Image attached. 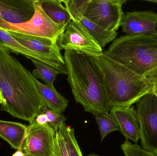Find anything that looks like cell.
Instances as JSON below:
<instances>
[{"label": "cell", "mask_w": 157, "mask_h": 156, "mask_svg": "<svg viewBox=\"0 0 157 156\" xmlns=\"http://www.w3.org/2000/svg\"><path fill=\"white\" fill-rule=\"evenodd\" d=\"M29 71L0 44L1 110L31 123L47 107Z\"/></svg>", "instance_id": "6da1fadb"}, {"label": "cell", "mask_w": 157, "mask_h": 156, "mask_svg": "<svg viewBox=\"0 0 157 156\" xmlns=\"http://www.w3.org/2000/svg\"><path fill=\"white\" fill-rule=\"evenodd\" d=\"M63 57L67 80L76 103L94 115L109 113L102 75L93 57L66 50Z\"/></svg>", "instance_id": "7a4b0ae2"}, {"label": "cell", "mask_w": 157, "mask_h": 156, "mask_svg": "<svg viewBox=\"0 0 157 156\" xmlns=\"http://www.w3.org/2000/svg\"><path fill=\"white\" fill-rule=\"evenodd\" d=\"M93 58L102 75L110 109L131 107L144 95L153 91V85L146 77L131 71L103 54Z\"/></svg>", "instance_id": "3957f363"}, {"label": "cell", "mask_w": 157, "mask_h": 156, "mask_svg": "<svg viewBox=\"0 0 157 156\" xmlns=\"http://www.w3.org/2000/svg\"><path fill=\"white\" fill-rule=\"evenodd\" d=\"M103 54L146 77L157 68V37L153 34L122 35L114 39Z\"/></svg>", "instance_id": "277c9868"}, {"label": "cell", "mask_w": 157, "mask_h": 156, "mask_svg": "<svg viewBox=\"0 0 157 156\" xmlns=\"http://www.w3.org/2000/svg\"><path fill=\"white\" fill-rule=\"evenodd\" d=\"M34 7L35 13L29 21L23 24H13L0 18V28L5 31L58 41L63 32L45 13L40 0H35Z\"/></svg>", "instance_id": "5b68a950"}, {"label": "cell", "mask_w": 157, "mask_h": 156, "mask_svg": "<svg viewBox=\"0 0 157 156\" xmlns=\"http://www.w3.org/2000/svg\"><path fill=\"white\" fill-rule=\"evenodd\" d=\"M6 31L18 43L31 50L35 59L55 68L61 74L67 75L64 57L57 44L58 41L50 38Z\"/></svg>", "instance_id": "8992f818"}, {"label": "cell", "mask_w": 157, "mask_h": 156, "mask_svg": "<svg viewBox=\"0 0 157 156\" xmlns=\"http://www.w3.org/2000/svg\"><path fill=\"white\" fill-rule=\"evenodd\" d=\"M136 106L141 147L157 155V97L150 92L141 98Z\"/></svg>", "instance_id": "52a82bcc"}, {"label": "cell", "mask_w": 157, "mask_h": 156, "mask_svg": "<svg viewBox=\"0 0 157 156\" xmlns=\"http://www.w3.org/2000/svg\"><path fill=\"white\" fill-rule=\"evenodd\" d=\"M126 0H90L84 16L101 28L117 32L121 26L124 13L122 5Z\"/></svg>", "instance_id": "ba28073f"}, {"label": "cell", "mask_w": 157, "mask_h": 156, "mask_svg": "<svg viewBox=\"0 0 157 156\" xmlns=\"http://www.w3.org/2000/svg\"><path fill=\"white\" fill-rule=\"evenodd\" d=\"M60 50L83 53L92 57L103 54L102 49L78 22L71 21L58 39Z\"/></svg>", "instance_id": "9c48e42d"}, {"label": "cell", "mask_w": 157, "mask_h": 156, "mask_svg": "<svg viewBox=\"0 0 157 156\" xmlns=\"http://www.w3.org/2000/svg\"><path fill=\"white\" fill-rule=\"evenodd\" d=\"M22 150L26 156H52L56 132L48 124H29Z\"/></svg>", "instance_id": "30bf717a"}, {"label": "cell", "mask_w": 157, "mask_h": 156, "mask_svg": "<svg viewBox=\"0 0 157 156\" xmlns=\"http://www.w3.org/2000/svg\"><path fill=\"white\" fill-rule=\"evenodd\" d=\"M121 26L122 32L128 35H156L157 13L151 10L127 12Z\"/></svg>", "instance_id": "8fae6325"}, {"label": "cell", "mask_w": 157, "mask_h": 156, "mask_svg": "<svg viewBox=\"0 0 157 156\" xmlns=\"http://www.w3.org/2000/svg\"><path fill=\"white\" fill-rule=\"evenodd\" d=\"M35 0H0V18L13 24L29 21L35 13Z\"/></svg>", "instance_id": "7c38bea8"}, {"label": "cell", "mask_w": 157, "mask_h": 156, "mask_svg": "<svg viewBox=\"0 0 157 156\" xmlns=\"http://www.w3.org/2000/svg\"><path fill=\"white\" fill-rule=\"evenodd\" d=\"M109 113L118 124L120 132L126 139L136 143L141 138V132L135 107H113L110 109Z\"/></svg>", "instance_id": "4fadbf2b"}, {"label": "cell", "mask_w": 157, "mask_h": 156, "mask_svg": "<svg viewBox=\"0 0 157 156\" xmlns=\"http://www.w3.org/2000/svg\"><path fill=\"white\" fill-rule=\"evenodd\" d=\"M29 127L21 123L0 120V137L13 149H22Z\"/></svg>", "instance_id": "5bb4252c"}, {"label": "cell", "mask_w": 157, "mask_h": 156, "mask_svg": "<svg viewBox=\"0 0 157 156\" xmlns=\"http://www.w3.org/2000/svg\"><path fill=\"white\" fill-rule=\"evenodd\" d=\"M38 89L48 109L62 115L68 106L69 100L59 93L53 85L41 83L36 80Z\"/></svg>", "instance_id": "9a60e30c"}, {"label": "cell", "mask_w": 157, "mask_h": 156, "mask_svg": "<svg viewBox=\"0 0 157 156\" xmlns=\"http://www.w3.org/2000/svg\"><path fill=\"white\" fill-rule=\"evenodd\" d=\"M42 9L63 32L71 18L61 0H40Z\"/></svg>", "instance_id": "2e32d148"}, {"label": "cell", "mask_w": 157, "mask_h": 156, "mask_svg": "<svg viewBox=\"0 0 157 156\" xmlns=\"http://www.w3.org/2000/svg\"><path fill=\"white\" fill-rule=\"evenodd\" d=\"M78 22L102 49L116 39L118 34L117 32H110L101 28L84 16Z\"/></svg>", "instance_id": "e0dca14e"}, {"label": "cell", "mask_w": 157, "mask_h": 156, "mask_svg": "<svg viewBox=\"0 0 157 156\" xmlns=\"http://www.w3.org/2000/svg\"><path fill=\"white\" fill-rule=\"evenodd\" d=\"M36 69L33 71V76L37 79L42 80L47 85H53L56 78L60 72L55 68L49 66L44 62H41L37 60L30 59Z\"/></svg>", "instance_id": "ac0fdd59"}, {"label": "cell", "mask_w": 157, "mask_h": 156, "mask_svg": "<svg viewBox=\"0 0 157 156\" xmlns=\"http://www.w3.org/2000/svg\"><path fill=\"white\" fill-rule=\"evenodd\" d=\"M0 44L8 49L10 53L21 54L29 59H35L33 52L22 45L9 33L0 28Z\"/></svg>", "instance_id": "d6986e66"}, {"label": "cell", "mask_w": 157, "mask_h": 156, "mask_svg": "<svg viewBox=\"0 0 157 156\" xmlns=\"http://www.w3.org/2000/svg\"><path fill=\"white\" fill-rule=\"evenodd\" d=\"M59 131L64 138L69 156H83L75 138L74 129L63 123L60 126Z\"/></svg>", "instance_id": "ffe728a7"}, {"label": "cell", "mask_w": 157, "mask_h": 156, "mask_svg": "<svg viewBox=\"0 0 157 156\" xmlns=\"http://www.w3.org/2000/svg\"><path fill=\"white\" fill-rule=\"evenodd\" d=\"M100 133L101 142L110 133L114 131L120 132V128L114 118L109 113L95 115Z\"/></svg>", "instance_id": "44dd1931"}, {"label": "cell", "mask_w": 157, "mask_h": 156, "mask_svg": "<svg viewBox=\"0 0 157 156\" xmlns=\"http://www.w3.org/2000/svg\"><path fill=\"white\" fill-rule=\"evenodd\" d=\"M90 0H63L65 7L71 20L79 22L84 16L85 12Z\"/></svg>", "instance_id": "7402d4cb"}, {"label": "cell", "mask_w": 157, "mask_h": 156, "mask_svg": "<svg viewBox=\"0 0 157 156\" xmlns=\"http://www.w3.org/2000/svg\"><path fill=\"white\" fill-rule=\"evenodd\" d=\"M124 156H157V155L146 151L139 145L132 143L126 139L121 146Z\"/></svg>", "instance_id": "603a6c76"}, {"label": "cell", "mask_w": 157, "mask_h": 156, "mask_svg": "<svg viewBox=\"0 0 157 156\" xmlns=\"http://www.w3.org/2000/svg\"><path fill=\"white\" fill-rule=\"evenodd\" d=\"M41 112L46 115L48 121V124L54 129L55 132H58L62 124L65 123L67 118L63 115H59L51 111L47 107L43 108Z\"/></svg>", "instance_id": "cb8c5ba5"}, {"label": "cell", "mask_w": 157, "mask_h": 156, "mask_svg": "<svg viewBox=\"0 0 157 156\" xmlns=\"http://www.w3.org/2000/svg\"><path fill=\"white\" fill-rule=\"evenodd\" d=\"M52 156H69L64 138L59 131L55 134Z\"/></svg>", "instance_id": "d4e9b609"}, {"label": "cell", "mask_w": 157, "mask_h": 156, "mask_svg": "<svg viewBox=\"0 0 157 156\" xmlns=\"http://www.w3.org/2000/svg\"><path fill=\"white\" fill-rule=\"evenodd\" d=\"M146 78L153 86V92L157 97V68L151 71Z\"/></svg>", "instance_id": "484cf974"}, {"label": "cell", "mask_w": 157, "mask_h": 156, "mask_svg": "<svg viewBox=\"0 0 157 156\" xmlns=\"http://www.w3.org/2000/svg\"><path fill=\"white\" fill-rule=\"evenodd\" d=\"M35 123L39 125H43L48 124V119L46 115L41 112L38 114L33 121L30 123Z\"/></svg>", "instance_id": "4316f807"}, {"label": "cell", "mask_w": 157, "mask_h": 156, "mask_svg": "<svg viewBox=\"0 0 157 156\" xmlns=\"http://www.w3.org/2000/svg\"><path fill=\"white\" fill-rule=\"evenodd\" d=\"M12 156H26L25 153L23 152L22 149H18L12 155Z\"/></svg>", "instance_id": "83f0119b"}, {"label": "cell", "mask_w": 157, "mask_h": 156, "mask_svg": "<svg viewBox=\"0 0 157 156\" xmlns=\"http://www.w3.org/2000/svg\"><path fill=\"white\" fill-rule=\"evenodd\" d=\"M145 2H148L155 3L157 4V0H145Z\"/></svg>", "instance_id": "f1b7e54d"}, {"label": "cell", "mask_w": 157, "mask_h": 156, "mask_svg": "<svg viewBox=\"0 0 157 156\" xmlns=\"http://www.w3.org/2000/svg\"><path fill=\"white\" fill-rule=\"evenodd\" d=\"M87 156H99L98 155L96 154H90L88 155Z\"/></svg>", "instance_id": "f546056e"}, {"label": "cell", "mask_w": 157, "mask_h": 156, "mask_svg": "<svg viewBox=\"0 0 157 156\" xmlns=\"http://www.w3.org/2000/svg\"><path fill=\"white\" fill-rule=\"evenodd\" d=\"M156 36L157 37V29H156Z\"/></svg>", "instance_id": "4dcf8cb0"}]
</instances>
